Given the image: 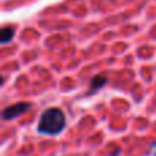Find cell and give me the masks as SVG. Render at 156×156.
Masks as SVG:
<instances>
[{
  "label": "cell",
  "mask_w": 156,
  "mask_h": 156,
  "mask_svg": "<svg viewBox=\"0 0 156 156\" xmlns=\"http://www.w3.org/2000/svg\"><path fill=\"white\" fill-rule=\"evenodd\" d=\"M14 36H15V27L12 26H4L0 32V43L4 45V44H8L12 41Z\"/></svg>",
  "instance_id": "cell-4"
},
{
  "label": "cell",
  "mask_w": 156,
  "mask_h": 156,
  "mask_svg": "<svg viewBox=\"0 0 156 156\" xmlns=\"http://www.w3.org/2000/svg\"><path fill=\"white\" fill-rule=\"evenodd\" d=\"M155 156H156V152H155Z\"/></svg>",
  "instance_id": "cell-5"
},
{
  "label": "cell",
  "mask_w": 156,
  "mask_h": 156,
  "mask_svg": "<svg viewBox=\"0 0 156 156\" xmlns=\"http://www.w3.org/2000/svg\"><path fill=\"white\" fill-rule=\"evenodd\" d=\"M66 127V116L60 108L51 107L47 108L40 116L37 130L41 134L56 136L63 132Z\"/></svg>",
  "instance_id": "cell-1"
},
{
  "label": "cell",
  "mask_w": 156,
  "mask_h": 156,
  "mask_svg": "<svg viewBox=\"0 0 156 156\" xmlns=\"http://www.w3.org/2000/svg\"><path fill=\"white\" fill-rule=\"evenodd\" d=\"M32 108V104L27 101H21V103H16L14 105H10V107L4 108L2 112V118L3 121H11V119H15L18 116L23 115L25 112Z\"/></svg>",
  "instance_id": "cell-2"
},
{
  "label": "cell",
  "mask_w": 156,
  "mask_h": 156,
  "mask_svg": "<svg viewBox=\"0 0 156 156\" xmlns=\"http://www.w3.org/2000/svg\"><path fill=\"white\" fill-rule=\"evenodd\" d=\"M107 82H108V80H107V76H105V74H97V76H94L90 80V82H89V90H88V93L89 94H93L96 90L101 89Z\"/></svg>",
  "instance_id": "cell-3"
}]
</instances>
